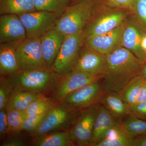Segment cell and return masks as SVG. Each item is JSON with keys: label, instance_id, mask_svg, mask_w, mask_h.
I'll list each match as a JSON object with an SVG mask.
<instances>
[{"label": "cell", "instance_id": "6da1fadb", "mask_svg": "<svg viewBox=\"0 0 146 146\" xmlns=\"http://www.w3.org/2000/svg\"><path fill=\"white\" fill-rule=\"evenodd\" d=\"M105 56L107 66L101 79L103 88L104 91L119 94L128 83L140 75L143 63L122 46Z\"/></svg>", "mask_w": 146, "mask_h": 146}, {"label": "cell", "instance_id": "7a4b0ae2", "mask_svg": "<svg viewBox=\"0 0 146 146\" xmlns=\"http://www.w3.org/2000/svg\"><path fill=\"white\" fill-rule=\"evenodd\" d=\"M14 91H27L51 96L57 87L60 76L50 68L18 71L6 77Z\"/></svg>", "mask_w": 146, "mask_h": 146}, {"label": "cell", "instance_id": "3957f363", "mask_svg": "<svg viewBox=\"0 0 146 146\" xmlns=\"http://www.w3.org/2000/svg\"><path fill=\"white\" fill-rule=\"evenodd\" d=\"M75 2L66 7L54 28L65 36L84 30L92 15L93 0H80Z\"/></svg>", "mask_w": 146, "mask_h": 146}, {"label": "cell", "instance_id": "277c9868", "mask_svg": "<svg viewBox=\"0 0 146 146\" xmlns=\"http://www.w3.org/2000/svg\"><path fill=\"white\" fill-rule=\"evenodd\" d=\"M86 34L84 30L65 36L60 51L51 69L59 76L72 70L78 59Z\"/></svg>", "mask_w": 146, "mask_h": 146}, {"label": "cell", "instance_id": "5b68a950", "mask_svg": "<svg viewBox=\"0 0 146 146\" xmlns=\"http://www.w3.org/2000/svg\"><path fill=\"white\" fill-rule=\"evenodd\" d=\"M78 112L63 102H56L47 112L39 127L31 136L34 138L52 131L68 130Z\"/></svg>", "mask_w": 146, "mask_h": 146}, {"label": "cell", "instance_id": "8992f818", "mask_svg": "<svg viewBox=\"0 0 146 146\" xmlns=\"http://www.w3.org/2000/svg\"><path fill=\"white\" fill-rule=\"evenodd\" d=\"M100 104L78 111L68 131L75 146H90Z\"/></svg>", "mask_w": 146, "mask_h": 146}, {"label": "cell", "instance_id": "52a82bcc", "mask_svg": "<svg viewBox=\"0 0 146 146\" xmlns=\"http://www.w3.org/2000/svg\"><path fill=\"white\" fill-rule=\"evenodd\" d=\"M61 14L36 10L18 15L26 31L27 38H40L55 27Z\"/></svg>", "mask_w": 146, "mask_h": 146}, {"label": "cell", "instance_id": "ba28073f", "mask_svg": "<svg viewBox=\"0 0 146 146\" xmlns=\"http://www.w3.org/2000/svg\"><path fill=\"white\" fill-rule=\"evenodd\" d=\"M16 56L19 71L48 68L43 57L40 38H27L18 44Z\"/></svg>", "mask_w": 146, "mask_h": 146}, {"label": "cell", "instance_id": "9c48e42d", "mask_svg": "<svg viewBox=\"0 0 146 146\" xmlns=\"http://www.w3.org/2000/svg\"><path fill=\"white\" fill-rule=\"evenodd\" d=\"M104 92L100 80L80 87L61 101L74 110L79 111L100 104Z\"/></svg>", "mask_w": 146, "mask_h": 146}, {"label": "cell", "instance_id": "30bf717a", "mask_svg": "<svg viewBox=\"0 0 146 146\" xmlns=\"http://www.w3.org/2000/svg\"><path fill=\"white\" fill-rule=\"evenodd\" d=\"M102 76L80 71L72 70L60 76L57 87L50 98L55 102L61 101L69 94L80 87L100 80Z\"/></svg>", "mask_w": 146, "mask_h": 146}, {"label": "cell", "instance_id": "8fae6325", "mask_svg": "<svg viewBox=\"0 0 146 146\" xmlns=\"http://www.w3.org/2000/svg\"><path fill=\"white\" fill-rule=\"evenodd\" d=\"M107 66L105 55L92 49L84 43L73 70L102 76Z\"/></svg>", "mask_w": 146, "mask_h": 146}, {"label": "cell", "instance_id": "7c38bea8", "mask_svg": "<svg viewBox=\"0 0 146 146\" xmlns=\"http://www.w3.org/2000/svg\"><path fill=\"white\" fill-rule=\"evenodd\" d=\"M111 9L96 18L84 29L86 37L108 32L125 22L127 13L125 10Z\"/></svg>", "mask_w": 146, "mask_h": 146}, {"label": "cell", "instance_id": "4fadbf2b", "mask_svg": "<svg viewBox=\"0 0 146 146\" xmlns=\"http://www.w3.org/2000/svg\"><path fill=\"white\" fill-rule=\"evenodd\" d=\"M126 22L111 31L103 34L86 37L85 43L101 54L106 55L121 46Z\"/></svg>", "mask_w": 146, "mask_h": 146}, {"label": "cell", "instance_id": "5bb4252c", "mask_svg": "<svg viewBox=\"0 0 146 146\" xmlns=\"http://www.w3.org/2000/svg\"><path fill=\"white\" fill-rule=\"evenodd\" d=\"M27 38L25 29L18 15H1L0 44H19Z\"/></svg>", "mask_w": 146, "mask_h": 146}, {"label": "cell", "instance_id": "9a60e30c", "mask_svg": "<svg viewBox=\"0 0 146 146\" xmlns=\"http://www.w3.org/2000/svg\"><path fill=\"white\" fill-rule=\"evenodd\" d=\"M144 33L135 23L126 22L121 44L143 63L146 60V54L142 49L141 44Z\"/></svg>", "mask_w": 146, "mask_h": 146}, {"label": "cell", "instance_id": "2e32d148", "mask_svg": "<svg viewBox=\"0 0 146 146\" xmlns=\"http://www.w3.org/2000/svg\"><path fill=\"white\" fill-rule=\"evenodd\" d=\"M65 36L54 29L40 38L43 57L47 68H51L60 51Z\"/></svg>", "mask_w": 146, "mask_h": 146}, {"label": "cell", "instance_id": "e0dca14e", "mask_svg": "<svg viewBox=\"0 0 146 146\" xmlns=\"http://www.w3.org/2000/svg\"><path fill=\"white\" fill-rule=\"evenodd\" d=\"M100 104L106 108L119 122L131 113L129 105L122 99L119 94L115 92L104 91Z\"/></svg>", "mask_w": 146, "mask_h": 146}, {"label": "cell", "instance_id": "ac0fdd59", "mask_svg": "<svg viewBox=\"0 0 146 146\" xmlns=\"http://www.w3.org/2000/svg\"><path fill=\"white\" fill-rule=\"evenodd\" d=\"M116 122L110 112L100 104L94 123L90 146H96L101 142Z\"/></svg>", "mask_w": 146, "mask_h": 146}, {"label": "cell", "instance_id": "d6986e66", "mask_svg": "<svg viewBox=\"0 0 146 146\" xmlns=\"http://www.w3.org/2000/svg\"><path fill=\"white\" fill-rule=\"evenodd\" d=\"M18 44H0V74L7 77L19 71L16 56Z\"/></svg>", "mask_w": 146, "mask_h": 146}, {"label": "cell", "instance_id": "ffe728a7", "mask_svg": "<svg viewBox=\"0 0 146 146\" xmlns=\"http://www.w3.org/2000/svg\"><path fill=\"white\" fill-rule=\"evenodd\" d=\"M32 145L35 146H75L68 130L52 131L34 138Z\"/></svg>", "mask_w": 146, "mask_h": 146}, {"label": "cell", "instance_id": "44dd1931", "mask_svg": "<svg viewBox=\"0 0 146 146\" xmlns=\"http://www.w3.org/2000/svg\"><path fill=\"white\" fill-rule=\"evenodd\" d=\"M36 10L34 0H0L1 15H19Z\"/></svg>", "mask_w": 146, "mask_h": 146}, {"label": "cell", "instance_id": "7402d4cb", "mask_svg": "<svg viewBox=\"0 0 146 146\" xmlns=\"http://www.w3.org/2000/svg\"><path fill=\"white\" fill-rule=\"evenodd\" d=\"M119 123L123 131L129 138L133 139L146 135V121L132 113Z\"/></svg>", "mask_w": 146, "mask_h": 146}, {"label": "cell", "instance_id": "603a6c76", "mask_svg": "<svg viewBox=\"0 0 146 146\" xmlns=\"http://www.w3.org/2000/svg\"><path fill=\"white\" fill-rule=\"evenodd\" d=\"M44 95L27 91H14L6 108L25 111L33 102Z\"/></svg>", "mask_w": 146, "mask_h": 146}, {"label": "cell", "instance_id": "cb8c5ba5", "mask_svg": "<svg viewBox=\"0 0 146 146\" xmlns=\"http://www.w3.org/2000/svg\"><path fill=\"white\" fill-rule=\"evenodd\" d=\"M132 140L126 135L117 121L96 146H132Z\"/></svg>", "mask_w": 146, "mask_h": 146}, {"label": "cell", "instance_id": "d4e9b609", "mask_svg": "<svg viewBox=\"0 0 146 146\" xmlns=\"http://www.w3.org/2000/svg\"><path fill=\"white\" fill-rule=\"evenodd\" d=\"M145 79L140 75L137 76L126 85L120 92L122 99L129 106L135 103Z\"/></svg>", "mask_w": 146, "mask_h": 146}, {"label": "cell", "instance_id": "484cf974", "mask_svg": "<svg viewBox=\"0 0 146 146\" xmlns=\"http://www.w3.org/2000/svg\"><path fill=\"white\" fill-rule=\"evenodd\" d=\"M69 0H34L36 10L62 14L68 7Z\"/></svg>", "mask_w": 146, "mask_h": 146}, {"label": "cell", "instance_id": "4316f807", "mask_svg": "<svg viewBox=\"0 0 146 146\" xmlns=\"http://www.w3.org/2000/svg\"><path fill=\"white\" fill-rule=\"evenodd\" d=\"M56 102L50 97L43 96L33 102L25 112L27 117L43 114L48 112Z\"/></svg>", "mask_w": 146, "mask_h": 146}, {"label": "cell", "instance_id": "83f0119b", "mask_svg": "<svg viewBox=\"0 0 146 146\" xmlns=\"http://www.w3.org/2000/svg\"><path fill=\"white\" fill-rule=\"evenodd\" d=\"M6 109L9 133L15 134L22 131V125L27 117L25 112Z\"/></svg>", "mask_w": 146, "mask_h": 146}, {"label": "cell", "instance_id": "f1b7e54d", "mask_svg": "<svg viewBox=\"0 0 146 146\" xmlns=\"http://www.w3.org/2000/svg\"><path fill=\"white\" fill-rule=\"evenodd\" d=\"M13 87L6 77H0V110L5 108L11 96L13 93Z\"/></svg>", "mask_w": 146, "mask_h": 146}, {"label": "cell", "instance_id": "f546056e", "mask_svg": "<svg viewBox=\"0 0 146 146\" xmlns=\"http://www.w3.org/2000/svg\"><path fill=\"white\" fill-rule=\"evenodd\" d=\"M47 112L27 117L22 125L21 131H24L32 135L39 127Z\"/></svg>", "mask_w": 146, "mask_h": 146}, {"label": "cell", "instance_id": "4dcf8cb0", "mask_svg": "<svg viewBox=\"0 0 146 146\" xmlns=\"http://www.w3.org/2000/svg\"><path fill=\"white\" fill-rule=\"evenodd\" d=\"M136 0H105L106 5L112 9H133Z\"/></svg>", "mask_w": 146, "mask_h": 146}, {"label": "cell", "instance_id": "1f68e13d", "mask_svg": "<svg viewBox=\"0 0 146 146\" xmlns=\"http://www.w3.org/2000/svg\"><path fill=\"white\" fill-rule=\"evenodd\" d=\"M133 10L141 23L146 28V0H136Z\"/></svg>", "mask_w": 146, "mask_h": 146}, {"label": "cell", "instance_id": "d6a6232c", "mask_svg": "<svg viewBox=\"0 0 146 146\" xmlns=\"http://www.w3.org/2000/svg\"><path fill=\"white\" fill-rule=\"evenodd\" d=\"M129 106L132 114L146 121V101Z\"/></svg>", "mask_w": 146, "mask_h": 146}, {"label": "cell", "instance_id": "836d02e7", "mask_svg": "<svg viewBox=\"0 0 146 146\" xmlns=\"http://www.w3.org/2000/svg\"><path fill=\"white\" fill-rule=\"evenodd\" d=\"M9 133L6 108L0 110V136L1 139Z\"/></svg>", "mask_w": 146, "mask_h": 146}, {"label": "cell", "instance_id": "e575fe53", "mask_svg": "<svg viewBox=\"0 0 146 146\" xmlns=\"http://www.w3.org/2000/svg\"><path fill=\"white\" fill-rule=\"evenodd\" d=\"M25 139L19 137H11L6 140L1 144V146H24L27 145Z\"/></svg>", "mask_w": 146, "mask_h": 146}, {"label": "cell", "instance_id": "d590c367", "mask_svg": "<svg viewBox=\"0 0 146 146\" xmlns=\"http://www.w3.org/2000/svg\"><path fill=\"white\" fill-rule=\"evenodd\" d=\"M145 101H146V80L145 79L137 99L134 104H138Z\"/></svg>", "mask_w": 146, "mask_h": 146}, {"label": "cell", "instance_id": "8d00e7d4", "mask_svg": "<svg viewBox=\"0 0 146 146\" xmlns=\"http://www.w3.org/2000/svg\"><path fill=\"white\" fill-rule=\"evenodd\" d=\"M132 146H146V135L133 139Z\"/></svg>", "mask_w": 146, "mask_h": 146}, {"label": "cell", "instance_id": "74e56055", "mask_svg": "<svg viewBox=\"0 0 146 146\" xmlns=\"http://www.w3.org/2000/svg\"><path fill=\"white\" fill-rule=\"evenodd\" d=\"M140 75L144 79L146 80V60L143 64Z\"/></svg>", "mask_w": 146, "mask_h": 146}, {"label": "cell", "instance_id": "f35d334b", "mask_svg": "<svg viewBox=\"0 0 146 146\" xmlns=\"http://www.w3.org/2000/svg\"><path fill=\"white\" fill-rule=\"evenodd\" d=\"M141 46H142L143 50L144 51V52L146 54V32L145 33L143 36Z\"/></svg>", "mask_w": 146, "mask_h": 146}, {"label": "cell", "instance_id": "ab89813d", "mask_svg": "<svg viewBox=\"0 0 146 146\" xmlns=\"http://www.w3.org/2000/svg\"><path fill=\"white\" fill-rule=\"evenodd\" d=\"M80 1V0H73V1H74V2L78 1Z\"/></svg>", "mask_w": 146, "mask_h": 146}]
</instances>
